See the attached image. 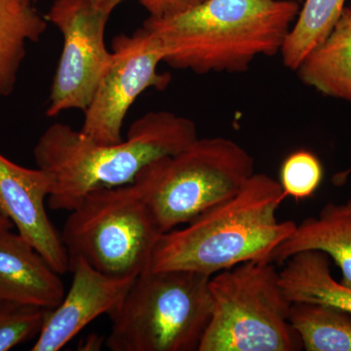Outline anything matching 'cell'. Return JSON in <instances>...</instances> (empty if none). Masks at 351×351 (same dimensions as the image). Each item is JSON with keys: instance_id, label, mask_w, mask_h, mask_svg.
I'll return each mask as SVG.
<instances>
[{"instance_id": "obj_1", "label": "cell", "mask_w": 351, "mask_h": 351, "mask_svg": "<svg viewBox=\"0 0 351 351\" xmlns=\"http://www.w3.org/2000/svg\"><path fill=\"white\" fill-rule=\"evenodd\" d=\"M300 9L299 0H205L170 17L149 16L143 27L172 68L244 73L258 57L280 54Z\"/></svg>"}, {"instance_id": "obj_2", "label": "cell", "mask_w": 351, "mask_h": 351, "mask_svg": "<svg viewBox=\"0 0 351 351\" xmlns=\"http://www.w3.org/2000/svg\"><path fill=\"white\" fill-rule=\"evenodd\" d=\"M197 138L193 120L157 110L136 120L117 144H98L66 124H52L39 137L34 156L53 178L50 209L71 211L90 191L132 184L152 161L178 154Z\"/></svg>"}, {"instance_id": "obj_3", "label": "cell", "mask_w": 351, "mask_h": 351, "mask_svg": "<svg viewBox=\"0 0 351 351\" xmlns=\"http://www.w3.org/2000/svg\"><path fill=\"white\" fill-rule=\"evenodd\" d=\"M287 196L270 176L254 173L228 198L186 223L163 233L152 256V270H189L213 276L251 261H269L294 230L293 221H279Z\"/></svg>"}, {"instance_id": "obj_4", "label": "cell", "mask_w": 351, "mask_h": 351, "mask_svg": "<svg viewBox=\"0 0 351 351\" xmlns=\"http://www.w3.org/2000/svg\"><path fill=\"white\" fill-rule=\"evenodd\" d=\"M210 276L189 270L138 274L108 314L112 351H198L212 314Z\"/></svg>"}, {"instance_id": "obj_5", "label": "cell", "mask_w": 351, "mask_h": 351, "mask_svg": "<svg viewBox=\"0 0 351 351\" xmlns=\"http://www.w3.org/2000/svg\"><path fill=\"white\" fill-rule=\"evenodd\" d=\"M254 173L253 156L239 143L198 137L145 166L133 184L165 233L232 197Z\"/></svg>"}, {"instance_id": "obj_6", "label": "cell", "mask_w": 351, "mask_h": 351, "mask_svg": "<svg viewBox=\"0 0 351 351\" xmlns=\"http://www.w3.org/2000/svg\"><path fill=\"white\" fill-rule=\"evenodd\" d=\"M211 319L198 351H300L276 263L251 261L210 277Z\"/></svg>"}, {"instance_id": "obj_7", "label": "cell", "mask_w": 351, "mask_h": 351, "mask_svg": "<svg viewBox=\"0 0 351 351\" xmlns=\"http://www.w3.org/2000/svg\"><path fill=\"white\" fill-rule=\"evenodd\" d=\"M61 237L71 261L82 258L108 276L149 269L163 232L137 186L95 189L71 210Z\"/></svg>"}, {"instance_id": "obj_8", "label": "cell", "mask_w": 351, "mask_h": 351, "mask_svg": "<svg viewBox=\"0 0 351 351\" xmlns=\"http://www.w3.org/2000/svg\"><path fill=\"white\" fill-rule=\"evenodd\" d=\"M110 14L90 0H54L45 16L63 36V50L53 77L46 115L84 112L107 71L112 51L105 43Z\"/></svg>"}, {"instance_id": "obj_9", "label": "cell", "mask_w": 351, "mask_h": 351, "mask_svg": "<svg viewBox=\"0 0 351 351\" xmlns=\"http://www.w3.org/2000/svg\"><path fill=\"white\" fill-rule=\"evenodd\" d=\"M163 59L158 41L143 25L131 36L114 38L112 59L83 112L80 132L101 145L122 142L124 119L138 97L149 88L165 89L171 82L169 75L158 71Z\"/></svg>"}, {"instance_id": "obj_10", "label": "cell", "mask_w": 351, "mask_h": 351, "mask_svg": "<svg viewBox=\"0 0 351 351\" xmlns=\"http://www.w3.org/2000/svg\"><path fill=\"white\" fill-rule=\"evenodd\" d=\"M52 189L49 173L23 167L0 154V210L51 267L64 274L69 270L68 251L46 211Z\"/></svg>"}, {"instance_id": "obj_11", "label": "cell", "mask_w": 351, "mask_h": 351, "mask_svg": "<svg viewBox=\"0 0 351 351\" xmlns=\"http://www.w3.org/2000/svg\"><path fill=\"white\" fill-rule=\"evenodd\" d=\"M73 282L61 302L50 309L32 351H58L103 314L119 306L134 277L108 276L82 258L71 261Z\"/></svg>"}, {"instance_id": "obj_12", "label": "cell", "mask_w": 351, "mask_h": 351, "mask_svg": "<svg viewBox=\"0 0 351 351\" xmlns=\"http://www.w3.org/2000/svg\"><path fill=\"white\" fill-rule=\"evenodd\" d=\"M60 276L22 235L0 228V301L55 308L66 294Z\"/></svg>"}, {"instance_id": "obj_13", "label": "cell", "mask_w": 351, "mask_h": 351, "mask_svg": "<svg viewBox=\"0 0 351 351\" xmlns=\"http://www.w3.org/2000/svg\"><path fill=\"white\" fill-rule=\"evenodd\" d=\"M304 251L329 256L341 269V283L351 288V198L343 203H327L317 216L295 223L292 233L272 253L270 262L283 265Z\"/></svg>"}, {"instance_id": "obj_14", "label": "cell", "mask_w": 351, "mask_h": 351, "mask_svg": "<svg viewBox=\"0 0 351 351\" xmlns=\"http://www.w3.org/2000/svg\"><path fill=\"white\" fill-rule=\"evenodd\" d=\"M302 83L316 91L351 101V8L346 7L334 29L298 66Z\"/></svg>"}, {"instance_id": "obj_15", "label": "cell", "mask_w": 351, "mask_h": 351, "mask_svg": "<svg viewBox=\"0 0 351 351\" xmlns=\"http://www.w3.org/2000/svg\"><path fill=\"white\" fill-rule=\"evenodd\" d=\"M282 265L279 279L289 301L328 304L351 314V288L332 276L331 258L326 254L300 252Z\"/></svg>"}, {"instance_id": "obj_16", "label": "cell", "mask_w": 351, "mask_h": 351, "mask_svg": "<svg viewBox=\"0 0 351 351\" xmlns=\"http://www.w3.org/2000/svg\"><path fill=\"white\" fill-rule=\"evenodd\" d=\"M48 21L24 0H0V97L15 90L27 41L38 43Z\"/></svg>"}, {"instance_id": "obj_17", "label": "cell", "mask_w": 351, "mask_h": 351, "mask_svg": "<svg viewBox=\"0 0 351 351\" xmlns=\"http://www.w3.org/2000/svg\"><path fill=\"white\" fill-rule=\"evenodd\" d=\"M290 321L306 351H351V314L317 302H292Z\"/></svg>"}, {"instance_id": "obj_18", "label": "cell", "mask_w": 351, "mask_h": 351, "mask_svg": "<svg viewBox=\"0 0 351 351\" xmlns=\"http://www.w3.org/2000/svg\"><path fill=\"white\" fill-rule=\"evenodd\" d=\"M346 0H304L280 51L284 66L295 71L306 55L334 29Z\"/></svg>"}, {"instance_id": "obj_19", "label": "cell", "mask_w": 351, "mask_h": 351, "mask_svg": "<svg viewBox=\"0 0 351 351\" xmlns=\"http://www.w3.org/2000/svg\"><path fill=\"white\" fill-rule=\"evenodd\" d=\"M50 309L0 301V351L38 338Z\"/></svg>"}, {"instance_id": "obj_20", "label": "cell", "mask_w": 351, "mask_h": 351, "mask_svg": "<svg viewBox=\"0 0 351 351\" xmlns=\"http://www.w3.org/2000/svg\"><path fill=\"white\" fill-rule=\"evenodd\" d=\"M323 180V166L313 152L301 149L286 157L280 167V184L285 195L295 200L313 196Z\"/></svg>"}, {"instance_id": "obj_21", "label": "cell", "mask_w": 351, "mask_h": 351, "mask_svg": "<svg viewBox=\"0 0 351 351\" xmlns=\"http://www.w3.org/2000/svg\"><path fill=\"white\" fill-rule=\"evenodd\" d=\"M151 17L164 18L193 8L205 0H138Z\"/></svg>"}, {"instance_id": "obj_22", "label": "cell", "mask_w": 351, "mask_h": 351, "mask_svg": "<svg viewBox=\"0 0 351 351\" xmlns=\"http://www.w3.org/2000/svg\"><path fill=\"white\" fill-rule=\"evenodd\" d=\"M96 8L105 11L108 14H112V11L119 5L121 2L125 0H90Z\"/></svg>"}, {"instance_id": "obj_23", "label": "cell", "mask_w": 351, "mask_h": 351, "mask_svg": "<svg viewBox=\"0 0 351 351\" xmlns=\"http://www.w3.org/2000/svg\"><path fill=\"white\" fill-rule=\"evenodd\" d=\"M103 341H106V339H101L96 335H91L85 339L84 343L80 348H82V350H100Z\"/></svg>"}, {"instance_id": "obj_24", "label": "cell", "mask_w": 351, "mask_h": 351, "mask_svg": "<svg viewBox=\"0 0 351 351\" xmlns=\"http://www.w3.org/2000/svg\"><path fill=\"white\" fill-rule=\"evenodd\" d=\"M13 223H11L10 219L7 218L3 212L0 210V228H12Z\"/></svg>"}, {"instance_id": "obj_25", "label": "cell", "mask_w": 351, "mask_h": 351, "mask_svg": "<svg viewBox=\"0 0 351 351\" xmlns=\"http://www.w3.org/2000/svg\"><path fill=\"white\" fill-rule=\"evenodd\" d=\"M351 173V167L348 168L345 172L339 173V175L335 176L334 182L335 184H343L346 181V178L348 177Z\"/></svg>"}, {"instance_id": "obj_26", "label": "cell", "mask_w": 351, "mask_h": 351, "mask_svg": "<svg viewBox=\"0 0 351 351\" xmlns=\"http://www.w3.org/2000/svg\"><path fill=\"white\" fill-rule=\"evenodd\" d=\"M24 1H32V0H24Z\"/></svg>"}, {"instance_id": "obj_27", "label": "cell", "mask_w": 351, "mask_h": 351, "mask_svg": "<svg viewBox=\"0 0 351 351\" xmlns=\"http://www.w3.org/2000/svg\"><path fill=\"white\" fill-rule=\"evenodd\" d=\"M299 1H300V0H299Z\"/></svg>"}]
</instances>
